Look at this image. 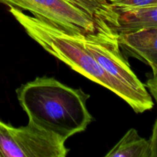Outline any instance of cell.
I'll list each match as a JSON object with an SVG mask.
<instances>
[{
  "label": "cell",
  "instance_id": "cell-1",
  "mask_svg": "<svg viewBox=\"0 0 157 157\" xmlns=\"http://www.w3.org/2000/svg\"><path fill=\"white\" fill-rule=\"evenodd\" d=\"M16 94L29 122L65 140L93 121L87 107L90 95L53 78H36L20 86Z\"/></svg>",
  "mask_w": 157,
  "mask_h": 157
},
{
  "label": "cell",
  "instance_id": "cell-2",
  "mask_svg": "<svg viewBox=\"0 0 157 157\" xmlns=\"http://www.w3.org/2000/svg\"><path fill=\"white\" fill-rule=\"evenodd\" d=\"M83 39L120 48L119 14L107 0H0Z\"/></svg>",
  "mask_w": 157,
  "mask_h": 157
},
{
  "label": "cell",
  "instance_id": "cell-3",
  "mask_svg": "<svg viewBox=\"0 0 157 157\" xmlns=\"http://www.w3.org/2000/svg\"><path fill=\"white\" fill-rule=\"evenodd\" d=\"M9 12L29 36L48 53L90 81L111 90L127 102L136 113H142L153 108L110 76L87 50L83 38L71 35L33 15H27L17 8L9 7Z\"/></svg>",
  "mask_w": 157,
  "mask_h": 157
},
{
  "label": "cell",
  "instance_id": "cell-4",
  "mask_svg": "<svg viewBox=\"0 0 157 157\" xmlns=\"http://www.w3.org/2000/svg\"><path fill=\"white\" fill-rule=\"evenodd\" d=\"M65 142L30 122L15 127L0 120V157H65Z\"/></svg>",
  "mask_w": 157,
  "mask_h": 157
},
{
  "label": "cell",
  "instance_id": "cell-5",
  "mask_svg": "<svg viewBox=\"0 0 157 157\" xmlns=\"http://www.w3.org/2000/svg\"><path fill=\"white\" fill-rule=\"evenodd\" d=\"M82 40L87 50L110 76L153 107L151 95L147 90L146 86L130 68V64L124 58L120 48L97 41Z\"/></svg>",
  "mask_w": 157,
  "mask_h": 157
},
{
  "label": "cell",
  "instance_id": "cell-6",
  "mask_svg": "<svg viewBox=\"0 0 157 157\" xmlns=\"http://www.w3.org/2000/svg\"><path fill=\"white\" fill-rule=\"evenodd\" d=\"M120 48L126 55L148 64L157 71V27L119 35Z\"/></svg>",
  "mask_w": 157,
  "mask_h": 157
},
{
  "label": "cell",
  "instance_id": "cell-7",
  "mask_svg": "<svg viewBox=\"0 0 157 157\" xmlns=\"http://www.w3.org/2000/svg\"><path fill=\"white\" fill-rule=\"evenodd\" d=\"M117 12L119 14V35L157 27V6Z\"/></svg>",
  "mask_w": 157,
  "mask_h": 157
},
{
  "label": "cell",
  "instance_id": "cell-8",
  "mask_svg": "<svg viewBox=\"0 0 157 157\" xmlns=\"http://www.w3.org/2000/svg\"><path fill=\"white\" fill-rule=\"evenodd\" d=\"M106 157H151L150 141L141 137L132 128L106 154Z\"/></svg>",
  "mask_w": 157,
  "mask_h": 157
},
{
  "label": "cell",
  "instance_id": "cell-9",
  "mask_svg": "<svg viewBox=\"0 0 157 157\" xmlns=\"http://www.w3.org/2000/svg\"><path fill=\"white\" fill-rule=\"evenodd\" d=\"M117 12L157 6V0H107Z\"/></svg>",
  "mask_w": 157,
  "mask_h": 157
},
{
  "label": "cell",
  "instance_id": "cell-10",
  "mask_svg": "<svg viewBox=\"0 0 157 157\" xmlns=\"http://www.w3.org/2000/svg\"><path fill=\"white\" fill-rule=\"evenodd\" d=\"M146 86L149 89L152 96L157 101V71L153 72V76L147 80Z\"/></svg>",
  "mask_w": 157,
  "mask_h": 157
},
{
  "label": "cell",
  "instance_id": "cell-11",
  "mask_svg": "<svg viewBox=\"0 0 157 157\" xmlns=\"http://www.w3.org/2000/svg\"><path fill=\"white\" fill-rule=\"evenodd\" d=\"M156 101L157 104V101ZM150 141V147H151V157H157V117L153 126Z\"/></svg>",
  "mask_w": 157,
  "mask_h": 157
}]
</instances>
